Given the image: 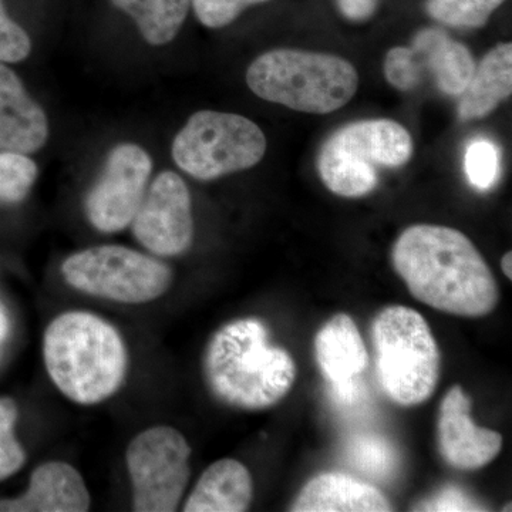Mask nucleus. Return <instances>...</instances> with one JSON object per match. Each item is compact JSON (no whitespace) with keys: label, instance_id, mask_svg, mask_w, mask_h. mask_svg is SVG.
Here are the masks:
<instances>
[{"label":"nucleus","instance_id":"f257e3e1","mask_svg":"<svg viewBox=\"0 0 512 512\" xmlns=\"http://www.w3.org/2000/svg\"><path fill=\"white\" fill-rule=\"evenodd\" d=\"M392 264L414 298L436 311L481 318L500 299L483 255L454 228L419 224L404 229L394 242Z\"/></svg>","mask_w":512,"mask_h":512},{"label":"nucleus","instance_id":"f03ea898","mask_svg":"<svg viewBox=\"0 0 512 512\" xmlns=\"http://www.w3.org/2000/svg\"><path fill=\"white\" fill-rule=\"evenodd\" d=\"M202 367L212 396L247 412L282 402L296 380L291 353L272 345L269 329L258 318L222 325L208 340Z\"/></svg>","mask_w":512,"mask_h":512},{"label":"nucleus","instance_id":"7ed1b4c3","mask_svg":"<svg viewBox=\"0 0 512 512\" xmlns=\"http://www.w3.org/2000/svg\"><path fill=\"white\" fill-rule=\"evenodd\" d=\"M43 360L57 390L82 406L106 402L119 392L130 365L119 330L84 311L64 312L47 325Z\"/></svg>","mask_w":512,"mask_h":512},{"label":"nucleus","instance_id":"20e7f679","mask_svg":"<svg viewBox=\"0 0 512 512\" xmlns=\"http://www.w3.org/2000/svg\"><path fill=\"white\" fill-rule=\"evenodd\" d=\"M247 84L259 99L302 113L329 114L353 99L359 76L343 57L275 49L251 63Z\"/></svg>","mask_w":512,"mask_h":512},{"label":"nucleus","instance_id":"39448f33","mask_svg":"<svg viewBox=\"0 0 512 512\" xmlns=\"http://www.w3.org/2000/svg\"><path fill=\"white\" fill-rule=\"evenodd\" d=\"M377 376L384 393L403 407L423 404L436 392L441 356L429 323L407 306H387L372 323Z\"/></svg>","mask_w":512,"mask_h":512},{"label":"nucleus","instance_id":"423d86ee","mask_svg":"<svg viewBox=\"0 0 512 512\" xmlns=\"http://www.w3.org/2000/svg\"><path fill=\"white\" fill-rule=\"evenodd\" d=\"M413 154L409 131L389 119L360 120L339 128L320 148L318 171L333 194L359 198L379 184V167H402Z\"/></svg>","mask_w":512,"mask_h":512},{"label":"nucleus","instance_id":"0eeeda50","mask_svg":"<svg viewBox=\"0 0 512 512\" xmlns=\"http://www.w3.org/2000/svg\"><path fill=\"white\" fill-rule=\"evenodd\" d=\"M264 131L248 117L221 111L192 114L171 146L175 165L200 181H212L261 163Z\"/></svg>","mask_w":512,"mask_h":512},{"label":"nucleus","instance_id":"6e6552de","mask_svg":"<svg viewBox=\"0 0 512 512\" xmlns=\"http://www.w3.org/2000/svg\"><path fill=\"white\" fill-rule=\"evenodd\" d=\"M62 275L76 291L140 305L161 298L173 284L170 266L123 245H97L67 256Z\"/></svg>","mask_w":512,"mask_h":512},{"label":"nucleus","instance_id":"1a4fd4ad","mask_svg":"<svg viewBox=\"0 0 512 512\" xmlns=\"http://www.w3.org/2000/svg\"><path fill=\"white\" fill-rule=\"evenodd\" d=\"M191 446L181 431L154 426L141 431L126 451L133 511L173 512L190 481Z\"/></svg>","mask_w":512,"mask_h":512},{"label":"nucleus","instance_id":"9d476101","mask_svg":"<svg viewBox=\"0 0 512 512\" xmlns=\"http://www.w3.org/2000/svg\"><path fill=\"white\" fill-rule=\"evenodd\" d=\"M151 174L153 158L143 147L121 143L111 148L84 200V212L92 227L103 234L124 231L146 194Z\"/></svg>","mask_w":512,"mask_h":512},{"label":"nucleus","instance_id":"9b49d317","mask_svg":"<svg viewBox=\"0 0 512 512\" xmlns=\"http://www.w3.org/2000/svg\"><path fill=\"white\" fill-rule=\"evenodd\" d=\"M134 238L153 255H183L194 241L191 192L181 175L163 171L148 185L131 221Z\"/></svg>","mask_w":512,"mask_h":512},{"label":"nucleus","instance_id":"f8f14e48","mask_svg":"<svg viewBox=\"0 0 512 512\" xmlns=\"http://www.w3.org/2000/svg\"><path fill=\"white\" fill-rule=\"evenodd\" d=\"M470 413L471 402L463 387H451L440 404L437 447L448 466L457 470H480L494 461L503 448V436L477 426Z\"/></svg>","mask_w":512,"mask_h":512},{"label":"nucleus","instance_id":"ddd939ff","mask_svg":"<svg viewBox=\"0 0 512 512\" xmlns=\"http://www.w3.org/2000/svg\"><path fill=\"white\" fill-rule=\"evenodd\" d=\"M49 138L45 110L33 100L18 74L0 63V151L33 154Z\"/></svg>","mask_w":512,"mask_h":512},{"label":"nucleus","instance_id":"4468645a","mask_svg":"<svg viewBox=\"0 0 512 512\" xmlns=\"http://www.w3.org/2000/svg\"><path fill=\"white\" fill-rule=\"evenodd\" d=\"M92 497L86 481L72 464L47 461L30 476L29 488L18 498L0 500V512H87Z\"/></svg>","mask_w":512,"mask_h":512},{"label":"nucleus","instance_id":"2eb2a0df","mask_svg":"<svg viewBox=\"0 0 512 512\" xmlns=\"http://www.w3.org/2000/svg\"><path fill=\"white\" fill-rule=\"evenodd\" d=\"M393 507L373 485L340 473L313 477L293 501V512H386Z\"/></svg>","mask_w":512,"mask_h":512},{"label":"nucleus","instance_id":"dca6fc26","mask_svg":"<svg viewBox=\"0 0 512 512\" xmlns=\"http://www.w3.org/2000/svg\"><path fill=\"white\" fill-rule=\"evenodd\" d=\"M254 498V481L241 461L222 458L202 473L185 501V512L247 511Z\"/></svg>","mask_w":512,"mask_h":512},{"label":"nucleus","instance_id":"f3484780","mask_svg":"<svg viewBox=\"0 0 512 512\" xmlns=\"http://www.w3.org/2000/svg\"><path fill=\"white\" fill-rule=\"evenodd\" d=\"M315 357L330 384L349 382L365 372L369 359L366 345L348 313H336L319 329Z\"/></svg>","mask_w":512,"mask_h":512},{"label":"nucleus","instance_id":"a211bd4d","mask_svg":"<svg viewBox=\"0 0 512 512\" xmlns=\"http://www.w3.org/2000/svg\"><path fill=\"white\" fill-rule=\"evenodd\" d=\"M413 52L421 69L429 70L437 87L448 96H461L476 72V62L463 43L439 29H423L414 36Z\"/></svg>","mask_w":512,"mask_h":512},{"label":"nucleus","instance_id":"6ab92c4d","mask_svg":"<svg viewBox=\"0 0 512 512\" xmlns=\"http://www.w3.org/2000/svg\"><path fill=\"white\" fill-rule=\"evenodd\" d=\"M512 45L500 43L476 67L467 89L461 94L458 117L461 121L484 119L511 96Z\"/></svg>","mask_w":512,"mask_h":512},{"label":"nucleus","instance_id":"aec40b11","mask_svg":"<svg viewBox=\"0 0 512 512\" xmlns=\"http://www.w3.org/2000/svg\"><path fill=\"white\" fill-rule=\"evenodd\" d=\"M136 23L138 32L151 46L173 42L190 10L191 0H111Z\"/></svg>","mask_w":512,"mask_h":512},{"label":"nucleus","instance_id":"412c9836","mask_svg":"<svg viewBox=\"0 0 512 512\" xmlns=\"http://www.w3.org/2000/svg\"><path fill=\"white\" fill-rule=\"evenodd\" d=\"M505 0H427L431 18L451 28H483Z\"/></svg>","mask_w":512,"mask_h":512},{"label":"nucleus","instance_id":"4be33fe9","mask_svg":"<svg viewBox=\"0 0 512 512\" xmlns=\"http://www.w3.org/2000/svg\"><path fill=\"white\" fill-rule=\"evenodd\" d=\"M37 165L26 154L0 151V204L26 200L37 180Z\"/></svg>","mask_w":512,"mask_h":512},{"label":"nucleus","instance_id":"5701e85b","mask_svg":"<svg viewBox=\"0 0 512 512\" xmlns=\"http://www.w3.org/2000/svg\"><path fill=\"white\" fill-rule=\"evenodd\" d=\"M18 404L10 397H0V481L15 476L26 463V451L16 439Z\"/></svg>","mask_w":512,"mask_h":512},{"label":"nucleus","instance_id":"b1692460","mask_svg":"<svg viewBox=\"0 0 512 512\" xmlns=\"http://www.w3.org/2000/svg\"><path fill=\"white\" fill-rule=\"evenodd\" d=\"M464 170L468 181L477 190L493 188L500 177V151L488 138L471 141L464 156Z\"/></svg>","mask_w":512,"mask_h":512},{"label":"nucleus","instance_id":"393cba45","mask_svg":"<svg viewBox=\"0 0 512 512\" xmlns=\"http://www.w3.org/2000/svg\"><path fill=\"white\" fill-rule=\"evenodd\" d=\"M350 460L359 470L383 476L389 474L394 466V451L380 437H359L349 448Z\"/></svg>","mask_w":512,"mask_h":512},{"label":"nucleus","instance_id":"a878e982","mask_svg":"<svg viewBox=\"0 0 512 512\" xmlns=\"http://www.w3.org/2000/svg\"><path fill=\"white\" fill-rule=\"evenodd\" d=\"M384 76L400 92L416 89L424 72L412 47H393L384 59Z\"/></svg>","mask_w":512,"mask_h":512},{"label":"nucleus","instance_id":"bb28decb","mask_svg":"<svg viewBox=\"0 0 512 512\" xmlns=\"http://www.w3.org/2000/svg\"><path fill=\"white\" fill-rule=\"evenodd\" d=\"M268 0H191L198 20L210 29H221L231 25L249 6Z\"/></svg>","mask_w":512,"mask_h":512},{"label":"nucleus","instance_id":"cd10ccee","mask_svg":"<svg viewBox=\"0 0 512 512\" xmlns=\"http://www.w3.org/2000/svg\"><path fill=\"white\" fill-rule=\"evenodd\" d=\"M32 53V40L22 26L9 18L0 0V63H20Z\"/></svg>","mask_w":512,"mask_h":512},{"label":"nucleus","instance_id":"c85d7f7f","mask_svg":"<svg viewBox=\"0 0 512 512\" xmlns=\"http://www.w3.org/2000/svg\"><path fill=\"white\" fill-rule=\"evenodd\" d=\"M423 511H483V507L471 500L463 491L456 487H448L434 495L431 500L420 504Z\"/></svg>","mask_w":512,"mask_h":512},{"label":"nucleus","instance_id":"c756f323","mask_svg":"<svg viewBox=\"0 0 512 512\" xmlns=\"http://www.w3.org/2000/svg\"><path fill=\"white\" fill-rule=\"evenodd\" d=\"M379 0H338L340 12L345 18L362 22L375 13Z\"/></svg>","mask_w":512,"mask_h":512},{"label":"nucleus","instance_id":"7c9ffc66","mask_svg":"<svg viewBox=\"0 0 512 512\" xmlns=\"http://www.w3.org/2000/svg\"><path fill=\"white\" fill-rule=\"evenodd\" d=\"M501 268H503L504 275L507 276L508 279L512 278V254L511 252H507L501 259Z\"/></svg>","mask_w":512,"mask_h":512},{"label":"nucleus","instance_id":"2f4dec72","mask_svg":"<svg viewBox=\"0 0 512 512\" xmlns=\"http://www.w3.org/2000/svg\"><path fill=\"white\" fill-rule=\"evenodd\" d=\"M9 332V322L8 318H6L5 312L0 308V342L6 338Z\"/></svg>","mask_w":512,"mask_h":512}]
</instances>
